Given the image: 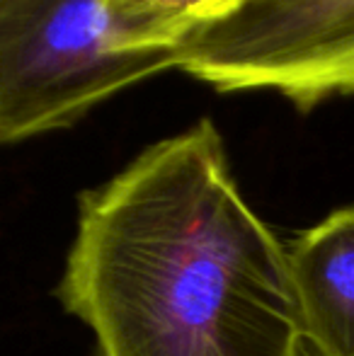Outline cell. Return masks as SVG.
<instances>
[{"mask_svg": "<svg viewBox=\"0 0 354 356\" xmlns=\"http://www.w3.org/2000/svg\"><path fill=\"white\" fill-rule=\"evenodd\" d=\"M228 92L267 90L298 112L354 97V0H255L207 37Z\"/></svg>", "mask_w": 354, "mask_h": 356, "instance_id": "obj_3", "label": "cell"}, {"mask_svg": "<svg viewBox=\"0 0 354 356\" xmlns=\"http://www.w3.org/2000/svg\"><path fill=\"white\" fill-rule=\"evenodd\" d=\"M255 0H107L131 47L177 49L192 34L221 24Z\"/></svg>", "mask_w": 354, "mask_h": 356, "instance_id": "obj_5", "label": "cell"}, {"mask_svg": "<svg viewBox=\"0 0 354 356\" xmlns=\"http://www.w3.org/2000/svg\"><path fill=\"white\" fill-rule=\"evenodd\" d=\"M56 296L92 356H308L289 252L209 119L81 194Z\"/></svg>", "mask_w": 354, "mask_h": 356, "instance_id": "obj_1", "label": "cell"}, {"mask_svg": "<svg viewBox=\"0 0 354 356\" xmlns=\"http://www.w3.org/2000/svg\"><path fill=\"white\" fill-rule=\"evenodd\" d=\"M287 252L308 356H354V207L303 230Z\"/></svg>", "mask_w": 354, "mask_h": 356, "instance_id": "obj_4", "label": "cell"}, {"mask_svg": "<svg viewBox=\"0 0 354 356\" xmlns=\"http://www.w3.org/2000/svg\"><path fill=\"white\" fill-rule=\"evenodd\" d=\"M177 49L131 47L107 0H0V145L68 129Z\"/></svg>", "mask_w": 354, "mask_h": 356, "instance_id": "obj_2", "label": "cell"}]
</instances>
